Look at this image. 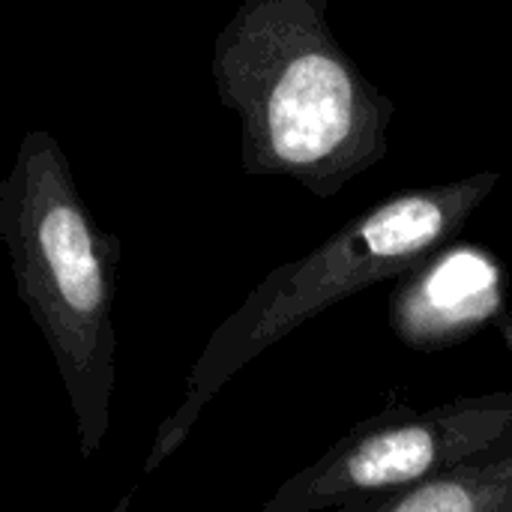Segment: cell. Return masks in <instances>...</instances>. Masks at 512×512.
I'll return each instance as SVG.
<instances>
[{
    "mask_svg": "<svg viewBox=\"0 0 512 512\" xmlns=\"http://www.w3.org/2000/svg\"><path fill=\"white\" fill-rule=\"evenodd\" d=\"M354 512H512V447L450 468L414 489L351 504Z\"/></svg>",
    "mask_w": 512,
    "mask_h": 512,
    "instance_id": "cell-6",
    "label": "cell"
},
{
    "mask_svg": "<svg viewBox=\"0 0 512 512\" xmlns=\"http://www.w3.org/2000/svg\"><path fill=\"white\" fill-rule=\"evenodd\" d=\"M498 309V264L474 246H453L402 276L390 318L411 348L432 351L468 339Z\"/></svg>",
    "mask_w": 512,
    "mask_h": 512,
    "instance_id": "cell-5",
    "label": "cell"
},
{
    "mask_svg": "<svg viewBox=\"0 0 512 512\" xmlns=\"http://www.w3.org/2000/svg\"><path fill=\"white\" fill-rule=\"evenodd\" d=\"M512 447V390L426 411L393 408L354 426L255 512H336L414 489L450 468Z\"/></svg>",
    "mask_w": 512,
    "mask_h": 512,
    "instance_id": "cell-4",
    "label": "cell"
},
{
    "mask_svg": "<svg viewBox=\"0 0 512 512\" xmlns=\"http://www.w3.org/2000/svg\"><path fill=\"white\" fill-rule=\"evenodd\" d=\"M0 240L63 381L81 459L90 462L111 429L117 390L120 240L99 228L60 141L45 129L21 138L0 177Z\"/></svg>",
    "mask_w": 512,
    "mask_h": 512,
    "instance_id": "cell-2",
    "label": "cell"
},
{
    "mask_svg": "<svg viewBox=\"0 0 512 512\" xmlns=\"http://www.w3.org/2000/svg\"><path fill=\"white\" fill-rule=\"evenodd\" d=\"M336 512H354L351 507H342V510H336Z\"/></svg>",
    "mask_w": 512,
    "mask_h": 512,
    "instance_id": "cell-8",
    "label": "cell"
},
{
    "mask_svg": "<svg viewBox=\"0 0 512 512\" xmlns=\"http://www.w3.org/2000/svg\"><path fill=\"white\" fill-rule=\"evenodd\" d=\"M498 327H501V333H504V339H507V345H510V351H512V318L498 321Z\"/></svg>",
    "mask_w": 512,
    "mask_h": 512,
    "instance_id": "cell-7",
    "label": "cell"
},
{
    "mask_svg": "<svg viewBox=\"0 0 512 512\" xmlns=\"http://www.w3.org/2000/svg\"><path fill=\"white\" fill-rule=\"evenodd\" d=\"M498 180V171H480L393 195L354 216L312 252L267 273L195 360L180 405L156 429L144 474H153L186 444L204 408L240 369L330 306L402 279L438 255L495 192Z\"/></svg>",
    "mask_w": 512,
    "mask_h": 512,
    "instance_id": "cell-3",
    "label": "cell"
},
{
    "mask_svg": "<svg viewBox=\"0 0 512 512\" xmlns=\"http://www.w3.org/2000/svg\"><path fill=\"white\" fill-rule=\"evenodd\" d=\"M210 72L252 177L333 198L390 153L396 105L333 36L327 0H243L213 39Z\"/></svg>",
    "mask_w": 512,
    "mask_h": 512,
    "instance_id": "cell-1",
    "label": "cell"
}]
</instances>
